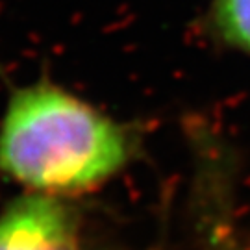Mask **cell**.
Returning a JSON list of instances; mask_svg holds the SVG:
<instances>
[{
  "instance_id": "obj_1",
  "label": "cell",
  "mask_w": 250,
  "mask_h": 250,
  "mask_svg": "<svg viewBox=\"0 0 250 250\" xmlns=\"http://www.w3.org/2000/svg\"><path fill=\"white\" fill-rule=\"evenodd\" d=\"M125 134L82 100L50 85L15 93L0 126V170L41 191H74L126 161Z\"/></svg>"
},
{
  "instance_id": "obj_2",
  "label": "cell",
  "mask_w": 250,
  "mask_h": 250,
  "mask_svg": "<svg viewBox=\"0 0 250 250\" xmlns=\"http://www.w3.org/2000/svg\"><path fill=\"white\" fill-rule=\"evenodd\" d=\"M0 250H78L67 209L46 197H24L0 215Z\"/></svg>"
},
{
  "instance_id": "obj_3",
  "label": "cell",
  "mask_w": 250,
  "mask_h": 250,
  "mask_svg": "<svg viewBox=\"0 0 250 250\" xmlns=\"http://www.w3.org/2000/svg\"><path fill=\"white\" fill-rule=\"evenodd\" d=\"M213 21L230 45L250 54V0H213Z\"/></svg>"
}]
</instances>
